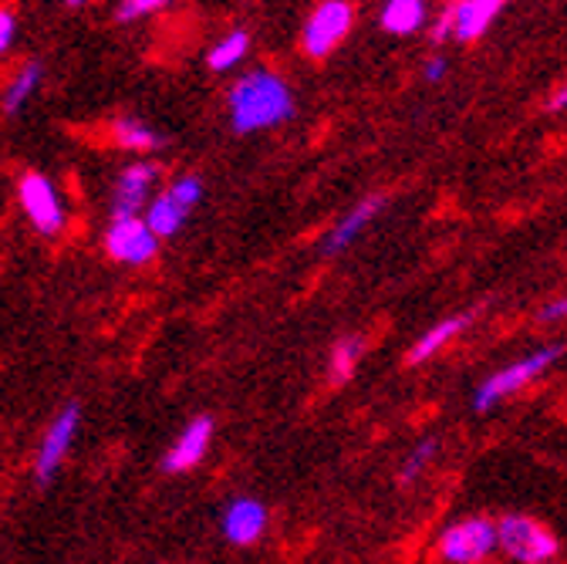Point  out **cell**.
Masks as SVG:
<instances>
[{
  "label": "cell",
  "mask_w": 567,
  "mask_h": 564,
  "mask_svg": "<svg viewBox=\"0 0 567 564\" xmlns=\"http://www.w3.org/2000/svg\"><path fill=\"white\" fill-rule=\"evenodd\" d=\"M470 321H473V311H466V315H450V318H443V321H436L430 331H422L419 338H415V345L409 348V356H405V366H425L430 359H436L440 351L456 338V335H463L466 328H470Z\"/></svg>",
  "instance_id": "15"
},
{
  "label": "cell",
  "mask_w": 567,
  "mask_h": 564,
  "mask_svg": "<svg viewBox=\"0 0 567 564\" xmlns=\"http://www.w3.org/2000/svg\"><path fill=\"white\" fill-rule=\"evenodd\" d=\"M550 112H560V109H567V85H560L557 92H554V99H550V105H547Z\"/></svg>",
  "instance_id": "27"
},
{
  "label": "cell",
  "mask_w": 567,
  "mask_h": 564,
  "mask_svg": "<svg viewBox=\"0 0 567 564\" xmlns=\"http://www.w3.org/2000/svg\"><path fill=\"white\" fill-rule=\"evenodd\" d=\"M493 551H496V524L480 514L453 521L436 541L440 564H483Z\"/></svg>",
  "instance_id": "5"
},
{
  "label": "cell",
  "mask_w": 567,
  "mask_h": 564,
  "mask_svg": "<svg viewBox=\"0 0 567 564\" xmlns=\"http://www.w3.org/2000/svg\"><path fill=\"white\" fill-rule=\"evenodd\" d=\"M68 8H82V4H89V0H64Z\"/></svg>",
  "instance_id": "28"
},
{
  "label": "cell",
  "mask_w": 567,
  "mask_h": 564,
  "mask_svg": "<svg viewBox=\"0 0 567 564\" xmlns=\"http://www.w3.org/2000/svg\"><path fill=\"white\" fill-rule=\"evenodd\" d=\"M564 351H567L564 341H547V345L527 351V356H520L517 362H507L504 369L489 372V376L476 386V392H473V409H476V412H489V409H496L501 402H507L511 396L524 392L530 382L544 379V376L564 359Z\"/></svg>",
  "instance_id": "2"
},
{
  "label": "cell",
  "mask_w": 567,
  "mask_h": 564,
  "mask_svg": "<svg viewBox=\"0 0 567 564\" xmlns=\"http://www.w3.org/2000/svg\"><path fill=\"white\" fill-rule=\"evenodd\" d=\"M362 356H365V338H359V335L338 338L331 345V351H328V376H331V382L334 386L348 382L354 376V369H359Z\"/></svg>",
  "instance_id": "18"
},
{
  "label": "cell",
  "mask_w": 567,
  "mask_h": 564,
  "mask_svg": "<svg viewBox=\"0 0 567 564\" xmlns=\"http://www.w3.org/2000/svg\"><path fill=\"white\" fill-rule=\"evenodd\" d=\"M507 4H511V0H456V4H450L453 38L466 41V44L483 38Z\"/></svg>",
  "instance_id": "14"
},
{
  "label": "cell",
  "mask_w": 567,
  "mask_h": 564,
  "mask_svg": "<svg viewBox=\"0 0 567 564\" xmlns=\"http://www.w3.org/2000/svg\"><path fill=\"white\" fill-rule=\"evenodd\" d=\"M18 199H21V209L24 217L31 221V227L41 234V237H58L68 224V214H64V199L58 193V186L38 173V170H28L18 183Z\"/></svg>",
  "instance_id": "7"
},
{
  "label": "cell",
  "mask_w": 567,
  "mask_h": 564,
  "mask_svg": "<svg viewBox=\"0 0 567 564\" xmlns=\"http://www.w3.org/2000/svg\"><path fill=\"white\" fill-rule=\"evenodd\" d=\"M446 72H450V61H446L443 54H436V58H430V61L422 64V79H425V82H440Z\"/></svg>",
  "instance_id": "25"
},
{
  "label": "cell",
  "mask_w": 567,
  "mask_h": 564,
  "mask_svg": "<svg viewBox=\"0 0 567 564\" xmlns=\"http://www.w3.org/2000/svg\"><path fill=\"white\" fill-rule=\"evenodd\" d=\"M436 453H440V440L422 437V440L405 453V460H402V466H399V473H395L399 486H412V483H419V480L425 476V470L433 466Z\"/></svg>",
  "instance_id": "21"
},
{
  "label": "cell",
  "mask_w": 567,
  "mask_h": 564,
  "mask_svg": "<svg viewBox=\"0 0 567 564\" xmlns=\"http://www.w3.org/2000/svg\"><path fill=\"white\" fill-rule=\"evenodd\" d=\"M41 75H44V64L38 58L21 64V72L11 79V85L4 89V99H0V105H4V115H18L31 102V95L41 85Z\"/></svg>",
  "instance_id": "19"
},
{
  "label": "cell",
  "mask_w": 567,
  "mask_h": 564,
  "mask_svg": "<svg viewBox=\"0 0 567 564\" xmlns=\"http://www.w3.org/2000/svg\"><path fill=\"white\" fill-rule=\"evenodd\" d=\"M213 433H217V422H213V416H193L183 433L173 440V447L163 453V473L169 476H179V473H189L196 470L209 447H213Z\"/></svg>",
  "instance_id": "11"
},
{
  "label": "cell",
  "mask_w": 567,
  "mask_h": 564,
  "mask_svg": "<svg viewBox=\"0 0 567 564\" xmlns=\"http://www.w3.org/2000/svg\"><path fill=\"white\" fill-rule=\"evenodd\" d=\"M425 14H430L425 11V0H385L379 24H382V31H389L395 38H409L425 24Z\"/></svg>",
  "instance_id": "17"
},
{
  "label": "cell",
  "mask_w": 567,
  "mask_h": 564,
  "mask_svg": "<svg viewBox=\"0 0 567 564\" xmlns=\"http://www.w3.org/2000/svg\"><path fill=\"white\" fill-rule=\"evenodd\" d=\"M247 51H250V34L244 28L227 31L217 44L209 48V54H206L209 72H234V68L247 58Z\"/></svg>",
  "instance_id": "20"
},
{
  "label": "cell",
  "mask_w": 567,
  "mask_h": 564,
  "mask_svg": "<svg viewBox=\"0 0 567 564\" xmlns=\"http://www.w3.org/2000/svg\"><path fill=\"white\" fill-rule=\"evenodd\" d=\"M227 109H230V125L237 135L277 129L284 122H291L298 112L291 85L277 72H267V68H254V72L234 82L227 95Z\"/></svg>",
  "instance_id": "1"
},
{
  "label": "cell",
  "mask_w": 567,
  "mask_h": 564,
  "mask_svg": "<svg viewBox=\"0 0 567 564\" xmlns=\"http://www.w3.org/2000/svg\"><path fill=\"white\" fill-rule=\"evenodd\" d=\"M354 28V8L348 0H324L301 31V44L311 58H328Z\"/></svg>",
  "instance_id": "8"
},
{
  "label": "cell",
  "mask_w": 567,
  "mask_h": 564,
  "mask_svg": "<svg viewBox=\"0 0 567 564\" xmlns=\"http://www.w3.org/2000/svg\"><path fill=\"white\" fill-rule=\"evenodd\" d=\"M382 206H385V196H379V193H372V196H365V199L354 203V206L348 209V214L328 230V237H324V244H321V254H324V257L344 254L354 240H359V237L372 227V221L382 214Z\"/></svg>",
  "instance_id": "13"
},
{
  "label": "cell",
  "mask_w": 567,
  "mask_h": 564,
  "mask_svg": "<svg viewBox=\"0 0 567 564\" xmlns=\"http://www.w3.org/2000/svg\"><path fill=\"white\" fill-rule=\"evenodd\" d=\"M544 325H560V321H567V295H557V298H550L544 308H540V315H537Z\"/></svg>",
  "instance_id": "23"
},
{
  "label": "cell",
  "mask_w": 567,
  "mask_h": 564,
  "mask_svg": "<svg viewBox=\"0 0 567 564\" xmlns=\"http://www.w3.org/2000/svg\"><path fill=\"white\" fill-rule=\"evenodd\" d=\"M112 139L115 146L125 150V153H135V156H146V153H159L166 146V139L142 119H132V115H118L112 122Z\"/></svg>",
  "instance_id": "16"
},
{
  "label": "cell",
  "mask_w": 567,
  "mask_h": 564,
  "mask_svg": "<svg viewBox=\"0 0 567 564\" xmlns=\"http://www.w3.org/2000/svg\"><path fill=\"white\" fill-rule=\"evenodd\" d=\"M159 183V166L150 160H135L128 163L115 186H112V221H125V217H138L146 203L153 199V186Z\"/></svg>",
  "instance_id": "10"
},
{
  "label": "cell",
  "mask_w": 567,
  "mask_h": 564,
  "mask_svg": "<svg viewBox=\"0 0 567 564\" xmlns=\"http://www.w3.org/2000/svg\"><path fill=\"white\" fill-rule=\"evenodd\" d=\"M496 524V551H504L517 564H554L560 544L557 534L527 514H507Z\"/></svg>",
  "instance_id": "4"
},
{
  "label": "cell",
  "mask_w": 567,
  "mask_h": 564,
  "mask_svg": "<svg viewBox=\"0 0 567 564\" xmlns=\"http://www.w3.org/2000/svg\"><path fill=\"white\" fill-rule=\"evenodd\" d=\"M203 180L196 173H186V176H176L166 189H159L146 209H142V221H146V227L159 237V240H169L183 230V224L189 221L193 209L203 203Z\"/></svg>",
  "instance_id": "3"
},
{
  "label": "cell",
  "mask_w": 567,
  "mask_h": 564,
  "mask_svg": "<svg viewBox=\"0 0 567 564\" xmlns=\"http://www.w3.org/2000/svg\"><path fill=\"white\" fill-rule=\"evenodd\" d=\"M79 430H82V406H79V402L61 406L58 416L48 422V430H44V437H41V443H38L34 466H31V473H34V480H38L41 486H48V483L61 473V466H64L71 447H75Z\"/></svg>",
  "instance_id": "6"
},
{
  "label": "cell",
  "mask_w": 567,
  "mask_h": 564,
  "mask_svg": "<svg viewBox=\"0 0 567 564\" xmlns=\"http://www.w3.org/2000/svg\"><path fill=\"white\" fill-rule=\"evenodd\" d=\"M173 0H118L115 8V21L118 24H128V21H138V18H150L156 11H163Z\"/></svg>",
  "instance_id": "22"
},
{
  "label": "cell",
  "mask_w": 567,
  "mask_h": 564,
  "mask_svg": "<svg viewBox=\"0 0 567 564\" xmlns=\"http://www.w3.org/2000/svg\"><path fill=\"white\" fill-rule=\"evenodd\" d=\"M270 524V514H267V504L257 501V498H234L227 507H224V517H220V527H224V537L234 544V547H250L264 537Z\"/></svg>",
  "instance_id": "12"
},
{
  "label": "cell",
  "mask_w": 567,
  "mask_h": 564,
  "mask_svg": "<svg viewBox=\"0 0 567 564\" xmlns=\"http://www.w3.org/2000/svg\"><path fill=\"white\" fill-rule=\"evenodd\" d=\"M14 38H18V18L8 8H0V54L11 51Z\"/></svg>",
  "instance_id": "24"
},
{
  "label": "cell",
  "mask_w": 567,
  "mask_h": 564,
  "mask_svg": "<svg viewBox=\"0 0 567 564\" xmlns=\"http://www.w3.org/2000/svg\"><path fill=\"white\" fill-rule=\"evenodd\" d=\"M453 38V18H450V8L443 11V18L436 21V28H433V41L436 44H443V41H450Z\"/></svg>",
  "instance_id": "26"
},
{
  "label": "cell",
  "mask_w": 567,
  "mask_h": 564,
  "mask_svg": "<svg viewBox=\"0 0 567 564\" xmlns=\"http://www.w3.org/2000/svg\"><path fill=\"white\" fill-rule=\"evenodd\" d=\"M105 254L125 267H146L159 254V237L146 227L142 217L112 221L105 230Z\"/></svg>",
  "instance_id": "9"
}]
</instances>
